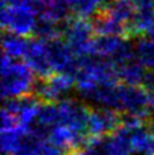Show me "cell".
Listing matches in <instances>:
<instances>
[{"instance_id":"1","label":"cell","mask_w":154,"mask_h":155,"mask_svg":"<svg viewBox=\"0 0 154 155\" xmlns=\"http://www.w3.org/2000/svg\"><path fill=\"white\" fill-rule=\"evenodd\" d=\"M35 82V73L26 63L3 54L2 95L4 100L31 95Z\"/></svg>"},{"instance_id":"2","label":"cell","mask_w":154,"mask_h":155,"mask_svg":"<svg viewBox=\"0 0 154 155\" xmlns=\"http://www.w3.org/2000/svg\"><path fill=\"white\" fill-rule=\"evenodd\" d=\"M92 22L87 19L77 18L62 23V35L65 42L72 49L76 57H89L92 49V34H94ZM92 57V55H91Z\"/></svg>"},{"instance_id":"3","label":"cell","mask_w":154,"mask_h":155,"mask_svg":"<svg viewBox=\"0 0 154 155\" xmlns=\"http://www.w3.org/2000/svg\"><path fill=\"white\" fill-rule=\"evenodd\" d=\"M76 86L73 76L54 73L48 78H37L32 95L41 103H59L67 99V95Z\"/></svg>"},{"instance_id":"4","label":"cell","mask_w":154,"mask_h":155,"mask_svg":"<svg viewBox=\"0 0 154 155\" xmlns=\"http://www.w3.org/2000/svg\"><path fill=\"white\" fill-rule=\"evenodd\" d=\"M37 22V15L22 4L3 5L2 9V27L4 31L12 32L19 36H28L34 34Z\"/></svg>"},{"instance_id":"5","label":"cell","mask_w":154,"mask_h":155,"mask_svg":"<svg viewBox=\"0 0 154 155\" xmlns=\"http://www.w3.org/2000/svg\"><path fill=\"white\" fill-rule=\"evenodd\" d=\"M57 104L59 108V126H64L75 132L87 134L90 108L85 103L67 97Z\"/></svg>"},{"instance_id":"6","label":"cell","mask_w":154,"mask_h":155,"mask_svg":"<svg viewBox=\"0 0 154 155\" xmlns=\"http://www.w3.org/2000/svg\"><path fill=\"white\" fill-rule=\"evenodd\" d=\"M40 104L41 101L31 94V95L17 99H7L4 100L3 109L14 115L19 127L26 131H30L36 123Z\"/></svg>"},{"instance_id":"7","label":"cell","mask_w":154,"mask_h":155,"mask_svg":"<svg viewBox=\"0 0 154 155\" xmlns=\"http://www.w3.org/2000/svg\"><path fill=\"white\" fill-rule=\"evenodd\" d=\"M48 55L54 73H63L75 77L79 68V57H76L67 42L60 38L49 41Z\"/></svg>"},{"instance_id":"8","label":"cell","mask_w":154,"mask_h":155,"mask_svg":"<svg viewBox=\"0 0 154 155\" xmlns=\"http://www.w3.org/2000/svg\"><path fill=\"white\" fill-rule=\"evenodd\" d=\"M121 127V113L112 109H90L86 132L90 137H107Z\"/></svg>"},{"instance_id":"9","label":"cell","mask_w":154,"mask_h":155,"mask_svg":"<svg viewBox=\"0 0 154 155\" xmlns=\"http://www.w3.org/2000/svg\"><path fill=\"white\" fill-rule=\"evenodd\" d=\"M25 63L38 78H48L54 73L48 55V42L45 41H41L38 38L28 40V48L25 55Z\"/></svg>"},{"instance_id":"10","label":"cell","mask_w":154,"mask_h":155,"mask_svg":"<svg viewBox=\"0 0 154 155\" xmlns=\"http://www.w3.org/2000/svg\"><path fill=\"white\" fill-rule=\"evenodd\" d=\"M127 41L119 36H98L92 41L91 55L107 60H114L123 50Z\"/></svg>"},{"instance_id":"11","label":"cell","mask_w":154,"mask_h":155,"mask_svg":"<svg viewBox=\"0 0 154 155\" xmlns=\"http://www.w3.org/2000/svg\"><path fill=\"white\" fill-rule=\"evenodd\" d=\"M116 71H117L118 81L127 86H140L142 77L145 74V68L137 58L130 59L127 62L114 64Z\"/></svg>"},{"instance_id":"12","label":"cell","mask_w":154,"mask_h":155,"mask_svg":"<svg viewBox=\"0 0 154 155\" xmlns=\"http://www.w3.org/2000/svg\"><path fill=\"white\" fill-rule=\"evenodd\" d=\"M92 27L99 36H119L129 35L127 25L121 23L105 12H100L92 19Z\"/></svg>"},{"instance_id":"13","label":"cell","mask_w":154,"mask_h":155,"mask_svg":"<svg viewBox=\"0 0 154 155\" xmlns=\"http://www.w3.org/2000/svg\"><path fill=\"white\" fill-rule=\"evenodd\" d=\"M103 12L121 23L129 25L136 12V5L132 0H109Z\"/></svg>"},{"instance_id":"14","label":"cell","mask_w":154,"mask_h":155,"mask_svg":"<svg viewBox=\"0 0 154 155\" xmlns=\"http://www.w3.org/2000/svg\"><path fill=\"white\" fill-rule=\"evenodd\" d=\"M2 45L4 55L19 60L21 58H25L28 48V40H26L23 36L12 34V32L4 31L3 38H2Z\"/></svg>"},{"instance_id":"15","label":"cell","mask_w":154,"mask_h":155,"mask_svg":"<svg viewBox=\"0 0 154 155\" xmlns=\"http://www.w3.org/2000/svg\"><path fill=\"white\" fill-rule=\"evenodd\" d=\"M109 0H69L72 13L79 18L87 19L103 12Z\"/></svg>"},{"instance_id":"16","label":"cell","mask_w":154,"mask_h":155,"mask_svg":"<svg viewBox=\"0 0 154 155\" xmlns=\"http://www.w3.org/2000/svg\"><path fill=\"white\" fill-rule=\"evenodd\" d=\"M154 22V8H136L132 19L127 25L129 35L146 34Z\"/></svg>"},{"instance_id":"17","label":"cell","mask_w":154,"mask_h":155,"mask_svg":"<svg viewBox=\"0 0 154 155\" xmlns=\"http://www.w3.org/2000/svg\"><path fill=\"white\" fill-rule=\"evenodd\" d=\"M35 126L45 131H50L59 126V108L57 103H41L38 108Z\"/></svg>"},{"instance_id":"18","label":"cell","mask_w":154,"mask_h":155,"mask_svg":"<svg viewBox=\"0 0 154 155\" xmlns=\"http://www.w3.org/2000/svg\"><path fill=\"white\" fill-rule=\"evenodd\" d=\"M35 38H38L41 41H53L55 38H59L62 35V23H55L50 19H46L44 17H38L35 31H34Z\"/></svg>"},{"instance_id":"19","label":"cell","mask_w":154,"mask_h":155,"mask_svg":"<svg viewBox=\"0 0 154 155\" xmlns=\"http://www.w3.org/2000/svg\"><path fill=\"white\" fill-rule=\"evenodd\" d=\"M27 131L22 127L2 131V153L3 155H13L18 150Z\"/></svg>"},{"instance_id":"20","label":"cell","mask_w":154,"mask_h":155,"mask_svg":"<svg viewBox=\"0 0 154 155\" xmlns=\"http://www.w3.org/2000/svg\"><path fill=\"white\" fill-rule=\"evenodd\" d=\"M135 54L137 60L145 69H154V40L150 37L140 38L135 44Z\"/></svg>"},{"instance_id":"21","label":"cell","mask_w":154,"mask_h":155,"mask_svg":"<svg viewBox=\"0 0 154 155\" xmlns=\"http://www.w3.org/2000/svg\"><path fill=\"white\" fill-rule=\"evenodd\" d=\"M144 90L149 94H154V69H146L145 74L142 77L141 85H140Z\"/></svg>"},{"instance_id":"22","label":"cell","mask_w":154,"mask_h":155,"mask_svg":"<svg viewBox=\"0 0 154 155\" xmlns=\"http://www.w3.org/2000/svg\"><path fill=\"white\" fill-rule=\"evenodd\" d=\"M136 8H154V0H132Z\"/></svg>"},{"instance_id":"23","label":"cell","mask_w":154,"mask_h":155,"mask_svg":"<svg viewBox=\"0 0 154 155\" xmlns=\"http://www.w3.org/2000/svg\"><path fill=\"white\" fill-rule=\"evenodd\" d=\"M148 127H149L150 132H152V134L154 135V113H152V115H150L149 120H148Z\"/></svg>"},{"instance_id":"24","label":"cell","mask_w":154,"mask_h":155,"mask_svg":"<svg viewBox=\"0 0 154 155\" xmlns=\"http://www.w3.org/2000/svg\"><path fill=\"white\" fill-rule=\"evenodd\" d=\"M22 0H3V5H18Z\"/></svg>"},{"instance_id":"25","label":"cell","mask_w":154,"mask_h":155,"mask_svg":"<svg viewBox=\"0 0 154 155\" xmlns=\"http://www.w3.org/2000/svg\"><path fill=\"white\" fill-rule=\"evenodd\" d=\"M146 35H148V37H150V38H153V40H154V22H153V25L150 26L149 31L146 32Z\"/></svg>"}]
</instances>
